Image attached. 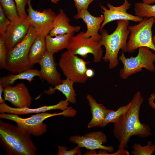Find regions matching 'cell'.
I'll return each instance as SVG.
<instances>
[{
    "label": "cell",
    "instance_id": "277c9868",
    "mask_svg": "<svg viewBox=\"0 0 155 155\" xmlns=\"http://www.w3.org/2000/svg\"><path fill=\"white\" fill-rule=\"evenodd\" d=\"M76 111L71 107H68L65 110L59 113H51L46 112L36 113L27 118H23L18 115L6 113H1L0 118L11 120L30 135L36 137L42 135L47 130V125L44 120L52 117L63 115L64 117H73L75 115Z\"/></svg>",
    "mask_w": 155,
    "mask_h": 155
},
{
    "label": "cell",
    "instance_id": "83f0119b",
    "mask_svg": "<svg viewBox=\"0 0 155 155\" xmlns=\"http://www.w3.org/2000/svg\"><path fill=\"white\" fill-rule=\"evenodd\" d=\"M7 50L3 34H0V68L7 69Z\"/></svg>",
    "mask_w": 155,
    "mask_h": 155
},
{
    "label": "cell",
    "instance_id": "2e32d148",
    "mask_svg": "<svg viewBox=\"0 0 155 155\" xmlns=\"http://www.w3.org/2000/svg\"><path fill=\"white\" fill-rule=\"evenodd\" d=\"M69 103V102L65 100H61L58 103L54 105H45L37 108H30L29 107L22 108L12 107L8 106L4 102L0 104V113L21 115L31 113H38L56 109L63 111L67 108Z\"/></svg>",
    "mask_w": 155,
    "mask_h": 155
},
{
    "label": "cell",
    "instance_id": "e0dca14e",
    "mask_svg": "<svg viewBox=\"0 0 155 155\" xmlns=\"http://www.w3.org/2000/svg\"><path fill=\"white\" fill-rule=\"evenodd\" d=\"M74 18L75 19H82L86 23L87 29L85 32H84L83 36L84 37L88 38L94 36L100 40L101 35L98 33V31L104 21L103 15L95 17L92 15L88 9H86L77 13L74 16Z\"/></svg>",
    "mask_w": 155,
    "mask_h": 155
},
{
    "label": "cell",
    "instance_id": "5bb4252c",
    "mask_svg": "<svg viewBox=\"0 0 155 155\" xmlns=\"http://www.w3.org/2000/svg\"><path fill=\"white\" fill-rule=\"evenodd\" d=\"M70 141L80 148L84 147L91 150L101 149L109 152L114 150L113 146L103 145L107 140L105 134L101 131L91 132L82 136H72L70 137Z\"/></svg>",
    "mask_w": 155,
    "mask_h": 155
},
{
    "label": "cell",
    "instance_id": "f1b7e54d",
    "mask_svg": "<svg viewBox=\"0 0 155 155\" xmlns=\"http://www.w3.org/2000/svg\"><path fill=\"white\" fill-rule=\"evenodd\" d=\"M81 148L78 146L74 147L71 150H67V147L59 145L57 153L58 155H73L81 154Z\"/></svg>",
    "mask_w": 155,
    "mask_h": 155
},
{
    "label": "cell",
    "instance_id": "f546056e",
    "mask_svg": "<svg viewBox=\"0 0 155 155\" xmlns=\"http://www.w3.org/2000/svg\"><path fill=\"white\" fill-rule=\"evenodd\" d=\"M10 22L0 5V34H3Z\"/></svg>",
    "mask_w": 155,
    "mask_h": 155
},
{
    "label": "cell",
    "instance_id": "cb8c5ba5",
    "mask_svg": "<svg viewBox=\"0 0 155 155\" xmlns=\"http://www.w3.org/2000/svg\"><path fill=\"white\" fill-rule=\"evenodd\" d=\"M134 9L135 15L139 17L143 18L155 17V4L136 3L134 5Z\"/></svg>",
    "mask_w": 155,
    "mask_h": 155
},
{
    "label": "cell",
    "instance_id": "ffe728a7",
    "mask_svg": "<svg viewBox=\"0 0 155 155\" xmlns=\"http://www.w3.org/2000/svg\"><path fill=\"white\" fill-rule=\"evenodd\" d=\"M74 33L67 34L51 37L46 36V50L54 54L64 49H67L74 36Z\"/></svg>",
    "mask_w": 155,
    "mask_h": 155
},
{
    "label": "cell",
    "instance_id": "d590c367",
    "mask_svg": "<svg viewBox=\"0 0 155 155\" xmlns=\"http://www.w3.org/2000/svg\"><path fill=\"white\" fill-rule=\"evenodd\" d=\"M142 2L146 4H151L155 3V0H142Z\"/></svg>",
    "mask_w": 155,
    "mask_h": 155
},
{
    "label": "cell",
    "instance_id": "e575fe53",
    "mask_svg": "<svg viewBox=\"0 0 155 155\" xmlns=\"http://www.w3.org/2000/svg\"><path fill=\"white\" fill-rule=\"evenodd\" d=\"M4 90V87L0 84V104L4 102L5 101L2 97V94L3 93Z\"/></svg>",
    "mask_w": 155,
    "mask_h": 155
},
{
    "label": "cell",
    "instance_id": "7402d4cb",
    "mask_svg": "<svg viewBox=\"0 0 155 155\" xmlns=\"http://www.w3.org/2000/svg\"><path fill=\"white\" fill-rule=\"evenodd\" d=\"M40 77L39 70L30 69L16 74H10L4 76L0 79V84L3 87L11 85L18 80H25L31 82L35 77Z\"/></svg>",
    "mask_w": 155,
    "mask_h": 155
},
{
    "label": "cell",
    "instance_id": "8fae6325",
    "mask_svg": "<svg viewBox=\"0 0 155 155\" xmlns=\"http://www.w3.org/2000/svg\"><path fill=\"white\" fill-rule=\"evenodd\" d=\"M30 26L27 18H20L10 21L3 34L7 51L13 49L24 38Z\"/></svg>",
    "mask_w": 155,
    "mask_h": 155
},
{
    "label": "cell",
    "instance_id": "9c48e42d",
    "mask_svg": "<svg viewBox=\"0 0 155 155\" xmlns=\"http://www.w3.org/2000/svg\"><path fill=\"white\" fill-rule=\"evenodd\" d=\"M83 32L73 36L67 49L71 53L86 58L88 54L93 55L95 63L101 61L103 51L98 43L99 40L94 36L86 38L84 37Z\"/></svg>",
    "mask_w": 155,
    "mask_h": 155
},
{
    "label": "cell",
    "instance_id": "3957f363",
    "mask_svg": "<svg viewBox=\"0 0 155 155\" xmlns=\"http://www.w3.org/2000/svg\"><path fill=\"white\" fill-rule=\"evenodd\" d=\"M129 23V21L127 20H118L116 28L110 34L104 29L100 31L101 37L98 43L101 46H104L106 50L102 59L108 62L110 69L118 65V54L120 50L124 53L127 52V40L130 33L128 29Z\"/></svg>",
    "mask_w": 155,
    "mask_h": 155
},
{
    "label": "cell",
    "instance_id": "44dd1931",
    "mask_svg": "<svg viewBox=\"0 0 155 155\" xmlns=\"http://www.w3.org/2000/svg\"><path fill=\"white\" fill-rule=\"evenodd\" d=\"M46 51V36L37 35L30 49L28 59L31 65L38 63Z\"/></svg>",
    "mask_w": 155,
    "mask_h": 155
},
{
    "label": "cell",
    "instance_id": "d6a6232c",
    "mask_svg": "<svg viewBox=\"0 0 155 155\" xmlns=\"http://www.w3.org/2000/svg\"><path fill=\"white\" fill-rule=\"evenodd\" d=\"M155 94H151L148 99V104L149 106L153 109H155Z\"/></svg>",
    "mask_w": 155,
    "mask_h": 155
},
{
    "label": "cell",
    "instance_id": "ba28073f",
    "mask_svg": "<svg viewBox=\"0 0 155 155\" xmlns=\"http://www.w3.org/2000/svg\"><path fill=\"white\" fill-rule=\"evenodd\" d=\"M89 63L67 50L61 54L58 64L66 78L74 83H84L88 78L86 71Z\"/></svg>",
    "mask_w": 155,
    "mask_h": 155
},
{
    "label": "cell",
    "instance_id": "52a82bcc",
    "mask_svg": "<svg viewBox=\"0 0 155 155\" xmlns=\"http://www.w3.org/2000/svg\"><path fill=\"white\" fill-rule=\"evenodd\" d=\"M154 23V17L144 18L138 24L129 26L130 33L127 42V52L133 53L142 46L148 47L155 52L152 31Z\"/></svg>",
    "mask_w": 155,
    "mask_h": 155
},
{
    "label": "cell",
    "instance_id": "6da1fadb",
    "mask_svg": "<svg viewBox=\"0 0 155 155\" xmlns=\"http://www.w3.org/2000/svg\"><path fill=\"white\" fill-rule=\"evenodd\" d=\"M132 104L129 109L121 115L113 123V133L119 143L117 155L129 154L125 149L131 137L137 135L145 138L151 135V129L148 125L142 123L139 119L140 109L144 102L140 91L136 92L132 99Z\"/></svg>",
    "mask_w": 155,
    "mask_h": 155
},
{
    "label": "cell",
    "instance_id": "d6986e66",
    "mask_svg": "<svg viewBox=\"0 0 155 155\" xmlns=\"http://www.w3.org/2000/svg\"><path fill=\"white\" fill-rule=\"evenodd\" d=\"M90 106L92 118L91 121L88 124L89 128L94 127H100L108 113L109 110L102 104L98 103L91 95L88 94L86 96Z\"/></svg>",
    "mask_w": 155,
    "mask_h": 155
},
{
    "label": "cell",
    "instance_id": "30bf717a",
    "mask_svg": "<svg viewBox=\"0 0 155 155\" xmlns=\"http://www.w3.org/2000/svg\"><path fill=\"white\" fill-rule=\"evenodd\" d=\"M29 0L27 9V19L30 25L34 27L37 35L46 36L53 28V23L57 14L51 8L44 9L42 12L34 9Z\"/></svg>",
    "mask_w": 155,
    "mask_h": 155
},
{
    "label": "cell",
    "instance_id": "8992f818",
    "mask_svg": "<svg viewBox=\"0 0 155 155\" xmlns=\"http://www.w3.org/2000/svg\"><path fill=\"white\" fill-rule=\"evenodd\" d=\"M124 53H122L119 60L122 63L123 68L121 69L119 75L123 79H127L132 74L145 68L151 72L155 70L154 63L155 62V54L147 47L138 48L137 55L135 57L126 58Z\"/></svg>",
    "mask_w": 155,
    "mask_h": 155
},
{
    "label": "cell",
    "instance_id": "4316f807",
    "mask_svg": "<svg viewBox=\"0 0 155 155\" xmlns=\"http://www.w3.org/2000/svg\"><path fill=\"white\" fill-rule=\"evenodd\" d=\"M133 150L131 152L133 155H151L155 152V144L151 141L147 142L145 146L139 144L135 143L132 146Z\"/></svg>",
    "mask_w": 155,
    "mask_h": 155
},
{
    "label": "cell",
    "instance_id": "ac0fdd59",
    "mask_svg": "<svg viewBox=\"0 0 155 155\" xmlns=\"http://www.w3.org/2000/svg\"><path fill=\"white\" fill-rule=\"evenodd\" d=\"M70 21V19L63 10L60 9L59 13L54 18L53 28L49 35L53 37L59 35L78 32L81 29V27L79 26H71L69 24Z\"/></svg>",
    "mask_w": 155,
    "mask_h": 155
},
{
    "label": "cell",
    "instance_id": "4dcf8cb0",
    "mask_svg": "<svg viewBox=\"0 0 155 155\" xmlns=\"http://www.w3.org/2000/svg\"><path fill=\"white\" fill-rule=\"evenodd\" d=\"M29 0H14L17 11L20 18H26L27 17L25 10V6Z\"/></svg>",
    "mask_w": 155,
    "mask_h": 155
},
{
    "label": "cell",
    "instance_id": "1f68e13d",
    "mask_svg": "<svg viewBox=\"0 0 155 155\" xmlns=\"http://www.w3.org/2000/svg\"><path fill=\"white\" fill-rule=\"evenodd\" d=\"M95 0H73L77 13L88 9L90 4Z\"/></svg>",
    "mask_w": 155,
    "mask_h": 155
},
{
    "label": "cell",
    "instance_id": "7c38bea8",
    "mask_svg": "<svg viewBox=\"0 0 155 155\" xmlns=\"http://www.w3.org/2000/svg\"><path fill=\"white\" fill-rule=\"evenodd\" d=\"M131 4L127 0H124L123 3L118 7L114 6L110 3L107 4V8L104 5H100L101 11L104 17L100 31L107 24L116 20H127L135 22H140L143 18L129 14L127 12L130 7Z\"/></svg>",
    "mask_w": 155,
    "mask_h": 155
},
{
    "label": "cell",
    "instance_id": "603a6c76",
    "mask_svg": "<svg viewBox=\"0 0 155 155\" xmlns=\"http://www.w3.org/2000/svg\"><path fill=\"white\" fill-rule=\"evenodd\" d=\"M74 82L71 80L66 78L62 80L61 83L54 86V88L51 87L44 93L47 94H51L54 93L56 90L61 92L65 97V100L72 103H75L76 101V94L73 88Z\"/></svg>",
    "mask_w": 155,
    "mask_h": 155
},
{
    "label": "cell",
    "instance_id": "8d00e7d4",
    "mask_svg": "<svg viewBox=\"0 0 155 155\" xmlns=\"http://www.w3.org/2000/svg\"><path fill=\"white\" fill-rule=\"evenodd\" d=\"M154 23H155V17H154ZM152 41H153V44L155 46V35L153 37H152Z\"/></svg>",
    "mask_w": 155,
    "mask_h": 155
},
{
    "label": "cell",
    "instance_id": "4fadbf2b",
    "mask_svg": "<svg viewBox=\"0 0 155 155\" xmlns=\"http://www.w3.org/2000/svg\"><path fill=\"white\" fill-rule=\"evenodd\" d=\"M4 99L10 102L15 108L29 107L32 98L24 84L19 83L14 86L8 85L4 87Z\"/></svg>",
    "mask_w": 155,
    "mask_h": 155
},
{
    "label": "cell",
    "instance_id": "74e56055",
    "mask_svg": "<svg viewBox=\"0 0 155 155\" xmlns=\"http://www.w3.org/2000/svg\"><path fill=\"white\" fill-rule=\"evenodd\" d=\"M60 0H51V2L53 3L57 4Z\"/></svg>",
    "mask_w": 155,
    "mask_h": 155
},
{
    "label": "cell",
    "instance_id": "7a4b0ae2",
    "mask_svg": "<svg viewBox=\"0 0 155 155\" xmlns=\"http://www.w3.org/2000/svg\"><path fill=\"white\" fill-rule=\"evenodd\" d=\"M30 135L11 124L0 120V143L10 155H36L37 148Z\"/></svg>",
    "mask_w": 155,
    "mask_h": 155
},
{
    "label": "cell",
    "instance_id": "484cf974",
    "mask_svg": "<svg viewBox=\"0 0 155 155\" xmlns=\"http://www.w3.org/2000/svg\"><path fill=\"white\" fill-rule=\"evenodd\" d=\"M132 104V101L131 100L127 104L120 107L116 111L110 110L107 115L101 127H104L109 123H113L129 109Z\"/></svg>",
    "mask_w": 155,
    "mask_h": 155
},
{
    "label": "cell",
    "instance_id": "5b68a950",
    "mask_svg": "<svg viewBox=\"0 0 155 155\" xmlns=\"http://www.w3.org/2000/svg\"><path fill=\"white\" fill-rule=\"evenodd\" d=\"M37 34L30 26L24 38L13 49L7 51V70L16 74L32 69L33 66L28 59L30 48Z\"/></svg>",
    "mask_w": 155,
    "mask_h": 155
},
{
    "label": "cell",
    "instance_id": "836d02e7",
    "mask_svg": "<svg viewBox=\"0 0 155 155\" xmlns=\"http://www.w3.org/2000/svg\"><path fill=\"white\" fill-rule=\"evenodd\" d=\"M86 74L88 78H92L94 76V72L92 69L87 68L86 71Z\"/></svg>",
    "mask_w": 155,
    "mask_h": 155
},
{
    "label": "cell",
    "instance_id": "d4e9b609",
    "mask_svg": "<svg viewBox=\"0 0 155 155\" xmlns=\"http://www.w3.org/2000/svg\"><path fill=\"white\" fill-rule=\"evenodd\" d=\"M0 5L9 20L13 21L20 18L13 0H0Z\"/></svg>",
    "mask_w": 155,
    "mask_h": 155
},
{
    "label": "cell",
    "instance_id": "9a60e30c",
    "mask_svg": "<svg viewBox=\"0 0 155 155\" xmlns=\"http://www.w3.org/2000/svg\"><path fill=\"white\" fill-rule=\"evenodd\" d=\"M38 63L40 68V78L54 86L61 83L62 80L57 69L53 54L46 50Z\"/></svg>",
    "mask_w": 155,
    "mask_h": 155
}]
</instances>
